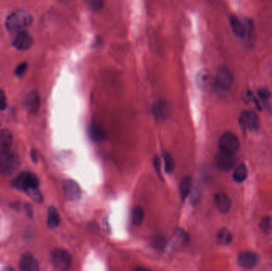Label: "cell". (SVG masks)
I'll return each mask as SVG.
<instances>
[{
  "mask_svg": "<svg viewBox=\"0 0 272 271\" xmlns=\"http://www.w3.org/2000/svg\"><path fill=\"white\" fill-rule=\"evenodd\" d=\"M240 140L234 133L227 131L220 138L218 142L220 151L229 154H236L240 149Z\"/></svg>",
  "mask_w": 272,
  "mask_h": 271,
  "instance_id": "cell-5",
  "label": "cell"
},
{
  "mask_svg": "<svg viewBox=\"0 0 272 271\" xmlns=\"http://www.w3.org/2000/svg\"><path fill=\"white\" fill-rule=\"evenodd\" d=\"M260 228H261L265 233H269L272 229V218H270L269 217H264L261 221Z\"/></svg>",
  "mask_w": 272,
  "mask_h": 271,
  "instance_id": "cell-27",
  "label": "cell"
},
{
  "mask_svg": "<svg viewBox=\"0 0 272 271\" xmlns=\"http://www.w3.org/2000/svg\"><path fill=\"white\" fill-rule=\"evenodd\" d=\"M197 83L199 88L204 91H211L215 89V80L209 72H200L197 76Z\"/></svg>",
  "mask_w": 272,
  "mask_h": 271,
  "instance_id": "cell-13",
  "label": "cell"
},
{
  "mask_svg": "<svg viewBox=\"0 0 272 271\" xmlns=\"http://www.w3.org/2000/svg\"><path fill=\"white\" fill-rule=\"evenodd\" d=\"M260 262V256L253 251H244L239 254L237 263L244 269H253Z\"/></svg>",
  "mask_w": 272,
  "mask_h": 271,
  "instance_id": "cell-10",
  "label": "cell"
},
{
  "mask_svg": "<svg viewBox=\"0 0 272 271\" xmlns=\"http://www.w3.org/2000/svg\"><path fill=\"white\" fill-rule=\"evenodd\" d=\"M26 194L31 199L36 202H42L43 200V197L39 191L38 188L36 189H30V191L26 192Z\"/></svg>",
  "mask_w": 272,
  "mask_h": 271,
  "instance_id": "cell-28",
  "label": "cell"
},
{
  "mask_svg": "<svg viewBox=\"0 0 272 271\" xmlns=\"http://www.w3.org/2000/svg\"><path fill=\"white\" fill-rule=\"evenodd\" d=\"M12 143V133L7 129L0 130V154L11 150Z\"/></svg>",
  "mask_w": 272,
  "mask_h": 271,
  "instance_id": "cell-17",
  "label": "cell"
},
{
  "mask_svg": "<svg viewBox=\"0 0 272 271\" xmlns=\"http://www.w3.org/2000/svg\"><path fill=\"white\" fill-rule=\"evenodd\" d=\"M88 4L93 11H98L103 7V0H88Z\"/></svg>",
  "mask_w": 272,
  "mask_h": 271,
  "instance_id": "cell-30",
  "label": "cell"
},
{
  "mask_svg": "<svg viewBox=\"0 0 272 271\" xmlns=\"http://www.w3.org/2000/svg\"><path fill=\"white\" fill-rule=\"evenodd\" d=\"M247 169L245 165L241 164L236 167L233 174V178L237 183H242L247 179Z\"/></svg>",
  "mask_w": 272,
  "mask_h": 271,
  "instance_id": "cell-23",
  "label": "cell"
},
{
  "mask_svg": "<svg viewBox=\"0 0 272 271\" xmlns=\"http://www.w3.org/2000/svg\"><path fill=\"white\" fill-rule=\"evenodd\" d=\"M258 94L260 96V98H261L262 100L266 101L268 100L271 97V93L268 89H260L259 92H258Z\"/></svg>",
  "mask_w": 272,
  "mask_h": 271,
  "instance_id": "cell-32",
  "label": "cell"
},
{
  "mask_svg": "<svg viewBox=\"0 0 272 271\" xmlns=\"http://www.w3.org/2000/svg\"><path fill=\"white\" fill-rule=\"evenodd\" d=\"M144 211L141 207H135L131 212V222L135 226H139L144 222Z\"/></svg>",
  "mask_w": 272,
  "mask_h": 271,
  "instance_id": "cell-25",
  "label": "cell"
},
{
  "mask_svg": "<svg viewBox=\"0 0 272 271\" xmlns=\"http://www.w3.org/2000/svg\"><path fill=\"white\" fill-rule=\"evenodd\" d=\"M14 187L21 191H30V189H36L39 185L38 177L36 175L30 171H24L20 172L17 177L13 181Z\"/></svg>",
  "mask_w": 272,
  "mask_h": 271,
  "instance_id": "cell-4",
  "label": "cell"
},
{
  "mask_svg": "<svg viewBox=\"0 0 272 271\" xmlns=\"http://www.w3.org/2000/svg\"><path fill=\"white\" fill-rule=\"evenodd\" d=\"M26 69H27V64H20V65H18L16 70H15V74H16L18 76H22V75H24V74H25Z\"/></svg>",
  "mask_w": 272,
  "mask_h": 271,
  "instance_id": "cell-31",
  "label": "cell"
},
{
  "mask_svg": "<svg viewBox=\"0 0 272 271\" xmlns=\"http://www.w3.org/2000/svg\"><path fill=\"white\" fill-rule=\"evenodd\" d=\"M152 242H153L152 245L157 249H159V250L163 249L165 247V245H166V239L163 236H156V237L153 239Z\"/></svg>",
  "mask_w": 272,
  "mask_h": 271,
  "instance_id": "cell-29",
  "label": "cell"
},
{
  "mask_svg": "<svg viewBox=\"0 0 272 271\" xmlns=\"http://www.w3.org/2000/svg\"><path fill=\"white\" fill-rule=\"evenodd\" d=\"M192 189V178L190 177H184L180 182L179 191L182 200H185L190 195Z\"/></svg>",
  "mask_w": 272,
  "mask_h": 271,
  "instance_id": "cell-20",
  "label": "cell"
},
{
  "mask_svg": "<svg viewBox=\"0 0 272 271\" xmlns=\"http://www.w3.org/2000/svg\"><path fill=\"white\" fill-rule=\"evenodd\" d=\"M214 80L215 88L220 90L227 91L232 87L234 77L232 72L230 71L228 68L221 67L217 73Z\"/></svg>",
  "mask_w": 272,
  "mask_h": 271,
  "instance_id": "cell-7",
  "label": "cell"
},
{
  "mask_svg": "<svg viewBox=\"0 0 272 271\" xmlns=\"http://www.w3.org/2000/svg\"><path fill=\"white\" fill-rule=\"evenodd\" d=\"M33 18L30 13L24 10L14 11L6 18V27L10 32H19L25 30L31 25Z\"/></svg>",
  "mask_w": 272,
  "mask_h": 271,
  "instance_id": "cell-1",
  "label": "cell"
},
{
  "mask_svg": "<svg viewBox=\"0 0 272 271\" xmlns=\"http://www.w3.org/2000/svg\"><path fill=\"white\" fill-rule=\"evenodd\" d=\"M21 165L17 153L9 151L0 154V173L4 176H11L17 172Z\"/></svg>",
  "mask_w": 272,
  "mask_h": 271,
  "instance_id": "cell-3",
  "label": "cell"
},
{
  "mask_svg": "<svg viewBox=\"0 0 272 271\" xmlns=\"http://www.w3.org/2000/svg\"><path fill=\"white\" fill-rule=\"evenodd\" d=\"M33 45V38L27 31L23 30L18 33L13 42V46L19 50H27Z\"/></svg>",
  "mask_w": 272,
  "mask_h": 271,
  "instance_id": "cell-12",
  "label": "cell"
},
{
  "mask_svg": "<svg viewBox=\"0 0 272 271\" xmlns=\"http://www.w3.org/2000/svg\"><path fill=\"white\" fill-rule=\"evenodd\" d=\"M51 262L55 269L67 271L72 265V256L68 250L57 248L51 252Z\"/></svg>",
  "mask_w": 272,
  "mask_h": 271,
  "instance_id": "cell-6",
  "label": "cell"
},
{
  "mask_svg": "<svg viewBox=\"0 0 272 271\" xmlns=\"http://www.w3.org/2000/svg\"><path fill=\"white\" fill-rule=\"evenodd\" d=\"M213 202H214L216 208L221 213L225 214L227 212H229L230 208H231V200L225 194L219 193V194H216L214 196Z\"/></svg>",
  "mask_w": 272,
  "mask_h": 271,
  "instance_id": "cell-15",
  "label": "cell"
},
{
  "mask_svg": "<svg viewBox=\"0 0 272 271\" xmlns=\"http://www.w3.org/2000/svg\"><path fill=\"white\" fill-rule=\"evenodd\" d=\"M170 112L171 110L169 105L164 101H158L153 106V113L158 120H166L168 118Z\"/></svg>",
  "mask_w": 272,
  "mask_h": 271,
  "instance_id": "cell-18",
  "label": "cell"
},
{
  "mask_svg": "<svg viewBox=\"0 0 272 271\" xmlns=\"http://www.w3.org/2000/svg\"><path fill=\"white\" fill-rule=\"evenodd\" d=\"M89 136L93 141L100 142L104 139V132L99 126H96L94 124L91 125L89 129Z\"/></svg>",
  "mask_w": 272,
  "mask_h": 271,
  "instance_id": "cell-22",
  "label": "cell"
},
{
  "mask_svg": "<svg viewBox=\"0 0 272 271\" xmlns=\"http://www.w3.org/2000/svg\"><path fill=\"white\" fill-rule=\"evenodd\" d=\"M163 158H164L166 172L171 173V172H173L174 166H175L174 160H173V157L171 156V153H168V152H165L164 154H163Z\"/></svg>",
  "mask_w": 272,
  "mask_h": 271,
  "instance_id": "cell-26",
  "label": "cell"
},
{
  "mask_svg": "<svg viewBox=\"0 0 272 271\" xmlns=\"http://www.w3.org/2000/svg\"><path fill=\"white\" fill-rule=\"evenodd\" d=\"M189 240L188 234L184 230L178 228L173 235V243L175 246H183Z\"/></svg>",
  "mask_w": 272,
  "mask_h": 271,
  "instance_id": "cell-24",
  "label": "cell"
},
{
  "mask_svg": "<svg viewBox=\"0 0 272 271\" xmlns=\"http://www.w3.org/2000/svg\"><path fill=\"white\" fill-rule=\"evenodd\" d=\"M217 241L222 246H228L232 241V233L227 228H222L217 235Z\"/></svg>",
  "mask_w": 272,
  "mask_h": 271,
  "instance_id": "cell-21",
  "label": "cell"
},
{
  "mask_svg": "<svg viewBox=\"0 0 272 271\" xmlns=\"http://www.w3.org/2000/svg\"><path fill=\"white\" fill-rule=\"evenodd\" d=\"M240 126L244 130H256L260 128V119L257 114L253 111L248 110L241 114L239 119Z\"/></svg>",
  "mask_w": 272,
  "mask_h": 271,
  "instance_id": "cell-8",
  "label": "cell"
},
{
  "mask_svg": "<svg viewBox=\"0 0 272 271\" xmlns=\"http://www.w3.org/2000/svg\"><path fill=\"white\" fill-rule=\"evenodd\" d=\"M7 106V101H6V97L5 93L0 89V110L6 109Z\"/></svg>",
  "mask_w": 272,
  "mask_h": 271,
  "instance_id": "cell-33",
  "label": "cell"
},
{
  "mask_svg": "<svg viewBox=\"0 0 272 271\" xmlns=\"http://www.w3.org/2000/svg\"><path fill=\"white\" fill-rule=\"evenodd\" d=\"M154 167H155V170H156L158 174L160 175V160H159L158 157L154 158Z\"/></svg>",
  "mask_w": 272,
  "mask_h": 271,
  "instance_id": "cell-34",
  "label": "cell"
},
{
  "mask_svg": "<svg viewBox=\"0 0 272 271\" xmlns=\"http://www.w3.org/2000/svg\"><path fill=\"white\" fill-rule=\"evenodd\" d=\"M19 268L23 271H38L39 267L35 258L32 254L25 253L20 258Z\"/></svg>",
  "mask_w": 272,
  "mask_h": 271,
  "instance_id": "cell-14",
  "label": "cell"
},
{
  "mask_svg": "<svg viewBox=\"0 0 272 271\" xmlns=\"http://www.w3.org/2000/svg\"><path fill=\"white\" fill-rule=\"evenodd\" d=\"M229 22L232 31L237 38L241 39L250 38L253 30V24L251 20L233 15L230 16Z\"/></svg>",
  "mask_w": 272,
  "mask_h": 271,
  "instance_id": "cell-2",
  "label": "cell"
},
{
  "mask_svg": "<svg viewBox=\"0 0 272 271\" xmlns=\"http://www.w3.org/2000/svg\"><path fill=\"white\" fill-rule=\"evenodd\" d=\"M40 97L35 91L30 93L25 98V106L30 113H38L39 107H40Z\"/></svg>",
  "mask_w": 272,
  "mask_h": 271,
  "instance_id": "cell-16",
  "label": "cell"
},
{
  "mask_svg": "<svg viewBox=\"0 0 272 271\" xmlns=\"http://www.w3.org/2000/svg\"><path fill=\"white\" fill-rule=\"evenodd\" d=\"M60 218L59 212L55 207L51 206L49 208L47 213V224L51 229H54L59 225Z\"/></svg>",
  "mask_w": 272,
  "mask_h": 271,
  "instance_id": "cell-19",
  "label": "cell"
},
{
  "mask_svg": "<svg viewBox=\"0 0 272 271\" xmlns=\"http://www.w3.org/2000/svg\"><path fill=\"white\" fill-rule=\"evenodd\" d=\"M62 190L66 199L70 201L79 200L81 196L80 185L71 179H67L62 182Z\"/></svg>",
  "mask_w": 272,
  "mask_h": 271,
  "instance_id": "cell-9",
  "label": "cell"
},
{
  "mask_svg": "<svg viewBox=\"0 0 272 271\" xmlns=\"http://www.w3.org/2000/svg\"><path fill=\"white\" fill-rule=\"evenodd\" d=\"M216 165L221 171H232L236 165L235 154H229L220 151L216 157Z\"/></svg>",
  "mask_w": 272,
  "mask_h": 271,
  "instance_id": "cell-11",
  "label": "cell"
}]
</instances>
